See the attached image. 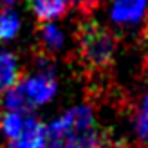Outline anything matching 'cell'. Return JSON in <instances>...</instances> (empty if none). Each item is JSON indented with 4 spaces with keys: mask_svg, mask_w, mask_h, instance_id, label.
Listing matches in <instances>:
<instances>
[{
    "mask_svg": "<svg viewBox=\"0 0 148 148\" xmlns=\"http://www.w3.org/2000/svg\"><path fill=\"white\" fill-rule=\"evenodd\" d=\"M20 29V18L11 9H4L0 13V42L13 40Z\"/></svg>",
    "mask_w": 148,
    "mask_h": 148,
    "instance_id": "10",
    "label": "cell"
},
{
    "mask_svg": "<svg viewBox=\"0 0 148 148\" xmlns=\"http://www.w3.org/2000/svg\"><path fill=\"white\" fill-rule=\"evenodd\" d=\"M148 0H112V20L119 25H134L146 14Z\"/></svg>",
    "mask_w": 148,
    "mask_h": 148,
    "instance_id": "4",
    "label": "cell"
},
{
    "mask_svg": "<svg viewBox=\"0 0 148 148\" xmlns=\"http://www.w3.org/2000/svg\"><path fill=\"white\" fill-rule=\"evenodd\" d=\"M40 42L47 51H60L63 47V33L51 22H43L40 27Z\"/></svg>",
    "mask_w": 148,
    "mask_h": 148,
    "instance_id": "9",
    "label": "cell"
},
{
    "mask_svg": "<svg viewBox=\"0 0 148 148\" xmlns=\"http://www.w3.org/2000/svg\"><path fill=\"white\" fill-rule=\"evenodd\" d=\"M31 9L40 22H51L65 14L67 2L65 0H31Z\"/></svg>",
    "mask_w": 148,
    "mask_h": 148,
    "instance_id": "7",
    "label": "cell"
},
{
    "mask_svg": "<svg viewBox=\"0 0 148 148\" xmlns=\"http://www.w3.org/2000/svg\"><path fill=\"white\" fill-rule=\"evenodd\" d=\"M18 81V62L13 53L0 51V96Z\"/></svg>",
    "mask_w": 148,
    "mask_h": 148,
    "instance_id": "6",
    "label": "cell"
},
{
    "mask_svg": "<svg viewBox=\"0 0 148 148\" xmlns=\"http://www.w3.org/2000/svg\"><path fill=\"white\" fill-rule=\"evenodd\" d=\"M4 4H11V2H14V0H2Z\"/></svg>",
    "mask_w": 148,
    "mask_h": 148,
    "instance_id": "13",
    "label": "cell"
},
{
    "mask_svg": "<svg viewBox=\"0 0 148 148\" xmlns=\"http://www.w3.org/2000/svg\"><path fill=\"white\" fill-rule=\"evenodd\" d=\"M65 2H67V5H69V4H71V5H74V4H79V5H81V4H83V5H85V4H88V0H65Z\"/></svg>",
    "mask_w": 148,
    "mask_h": 148,
    "instance_id": "12",
    "label": "cell"
},
{
    "mask_svg": "<svg viewBox=\"0 0 148 148\" xmlns=\"http://www.w3.org/2000/svg\"><path fill=\"white\" fill-rule=\"evenodd\" d=\"M45 146H47L45 125H42L33 116H27L24 132L16 139L9 141V146L7 148H45Z\"/></svg>",
    "mask_w": 148,
    "mask_h": 148,
    "instance_id": "5",
    "label": "cell"
},
{
    "mask_svg": "<svg viewBox=\"0 0 148 148\" xmlns=\"http://www.w3.org/2000/svg\"><path fill=\"white\" fill-rule=\"evenodd\" d=\"M136 128H137V136L141 137V141L148 143V94L143 98L141 107H139L137 119H136Z\"/></svg>",
    "mask_w": 148,
    "mask_h": 148,
    "instance_id": "11",
    "label": "cell"
},
{
    "mask_svg": "<svg viewBox=\"0 0 148 148\" xmlns=\"http://www.w3.org/2000/svg\"><path fill=\"white\" fill-rule=\"evenodd\" d=\"M25 121H27V114H20V112H9L4 110V114L0 116V132L5 139H16L25 128Z\"/></svg>",
    "mask_w": 148,
    "mask_h": 148,
    "instance_id": "8",
    "label": "cell"
},
{
    "mask_svg": "<svg viewBox=\"0 0 148 148\" xmlns=\"http://www.w3.org/2000/svg\"><path fill=\"white\" fill-rule=\"evenodd\" d=\"M79 43H81V53L83 58L92 67H105L110 63L114 56V38L110 36L108 31H105L98 24H87L81 27L79 33Z\"/></svg>",
    "mask_w": 148,
    "mask_h": 148,
    "instance_id": "2",
    "label": "cell"
},
{
    "mask_svg": "<svg viewBox=\"0 0 148 148\" xmlns=\"http://www.w3.org/2000/svg\"><path fill=\"white\" fill-rule=\"evenodd\" d=\"M16 87L24 98L25 105L29 110H33L40 105H45L54 98V94L58 90V81L53 69H45L43 67L40 72L27 76L24 79L16 81Z\"/></svg>",
    "mask_w": 148,
    "mask_h": 148,
    "instance_id": "3",
    "label": "cell"
},
{
    "mask_svg": "<svg viewBox=\"0 0 148 148\" xmlns=\"http://www.w3.org/2000/svg\"><path fill=\"white\" fill-rule=\"evenodd\" d=\"M45 148H103L98 123L90 107L78 105L45 127Z\"/></svg>",
    "mask_w": 148,
    "mask_h": 148,
    "instance_id": "1",
    "label": "cell"
}]
</instances>
